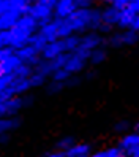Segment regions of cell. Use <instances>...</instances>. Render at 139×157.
<instances>
[{
  "label": "cell",
  "mask_w": 139,
  "mask_h": 157,
  "mask_svg": "<svg viewBox=\"0 0 139 157\" xmlns=\"http://www.w3.org/2000/svg\"><path fill=\"white\" fill-rule=\"evenodd\" d=\"M63 52H65L63 41L62 40H55V41H51V43H48L44 46L40 56H41L43 60H52L55 57H59L60 54H63Z\"/></svg>",
  "instance_id": "10"
},
{
  "label": "cell",
  "mask_w": 139,
  "mask_h": 157,
  "mask_svg": "<svg viewBox=\"0 0 139 157\" xmlns=\"http://www.w3.org/2000/svg\"><path fill=\"white\" fill-rule=\"evenodd\" d=\"M78 10L75 0H57L54 8V17L55 19H67Z\"/></svg>",
  "instance_id": "8"
},
{
  "label": "cell",
  "mask_w": 139,
  "mask_h": 157,
  "mask_svg": "<svg viewBox=\"0 0 139 157\" xmlns=\"http://www.w3.org/2000/svg\"><path fill=\"white\" fill-rule=\"evenodd\" d=\"M87 60L82 59L81 56H78L76 52H70V56L67 59V63H65V70H67L68 73H71V75H82V73L86 71L87 68Z\"/></svg>",
  "instance_id": "6"
},
{
  "label": "cell",
  "mask_w": 139,
  "mask_h": 157,
  "mask_svg": "<svg viewBox=\"0 0 139 157\" xmlns=\"http://www.w3.org/2000/svg\"><path fill=\"white\" fill-rule=\"evenodd\" d=\"M133 130H136V132L139 133V121H137V122H136V124L133 125Z\"/></svg>",
  "instance_id": "33"
},
{
  "label": "cell",
  "mask_w": 139,
  "mask_h": 157,
  "mask_svg": "<svg viewBox=\"0 0 139 157\" xmlns=\"http://www.w3.org/2000/svg\"><path fill=\"white\" fill-rule=\"evenodd\" d=\"M90 157H126L117 146H108L103 149H97L90 154Z\"/></svg>",
  "instance_id": "17"
},
{
  "label": "cell",
  "mask_w": 139,
  "mask_h": 157,
  "mask_svg": "<svg viewBox=\"0 0 139 157\" xmlns=\"http://www.w3.org/2000/svg\"><path fill=\"white\" fill-rule=\"evenodd\" d=\"M29 81H30V87L32 89H36V87H41L44 86L46 82H48V76H44L43 73H40L38 70H35L30 73V76H29Z\"/></svg>",
  "instance_id": "20"
},
{
  "label": "cell",
  "mask_w": 139,
  "mask_h": 157,
  "mask_svg": "<svg viewBox=\"0 0 139 157\" xmlns=\"http://www.w3.org/2000/svg\"><path fill=\"white\" fill-rule=\"evenodd\" d=\"M5 2H6V10H10L19 16L29 14L30 5H32L29 0H5Z\"/></svg>",
  "instance_id": "13"
},
{
  "label": "cell",
  "mask_w": 139,
  "mask_h": 157,
  "mask_svg": "<svg viewBox=\"0 0 139 157\" xmlns=\"http://www.w3.org/2000/svg\"><path fill=\"white\" fill-rule=\"evenodd\" d=\"M128 157H139V147H136V149H134L131 154H130Z\"/></svg>",
  "instance_id": "32"
},
{
  "label": "cell",
  "mask_w": 139,
  "mask_h": 157,
  "mask_svg": "<svg viewBox=\"0 0 139 157\" xmlns=\"http://www.w3.org/2000/svg\"><path fill=\"white\" fill-rule=\"evenodd\" d=\"M120 35H122V43L123 48L125 46H134L139 41V33H136L134 30L128 29V30H120Z\"/></svg>",
  "instance_id": "21"
},
{
  "label": "cell",
  "mask_w": 139,
  "mask_h": 157,
  "mask_svg": "<svg viewBox=\"0 0 139 157\" xmlns=\"http://www.w3.org/2000/svg\"><path fill=\"white\" fill-rule=\"evenodd\" d=\"M115 146L128 157L130 154L136 149V147H139V133L136 130H130L125 135H120Z\"/></svg>",
  "instance_id": "5"
},
{
  "label": "cell",
  "mask_w": 139,
  "mask_h": 157,
  "mask_svg": "<svg viewBox=\"0 0 139 157\" xmlns=\"http://www.w3.org/2000/svg\"><path fill=\"white\" fill-rule=\"evenodd\" d=\"M134 17H136V14L130 10V8H123V10H120L119 21H117L119 30H128V29H131V25L134 22Z\"/></svg>",
  "instance_id": "14"
},
{
  "label": "cell",
  "mask_w": 139,
  "mask_h": 157,
  "mask_svg": "<svg viewBox=\"0 0 139 157\" xmlns=\"http://www.w3.org/2000/svg\"><path fill=\"white\" fill-rule=\"evenodd\" d=\"M130 3H131V0H114L112 6L117 8V10L120 11V10H123V8H128Z\"/></svg>",
  "instance_id": "27"
},
{
  "label": "cell",
  "mask_w": 139,
  "mask_h": 157,
  "mask_svg": "<svg viewBox=\"0 0 139 157\" xmlns=\"http://www.w3.org/2000/svg\"><path fill=\"white\" fill-rule=\"evenodd\" d=\"M82 82V76L81 75H73V76H70V79L65 82V89H70V87H76V86H79Z\"/></svg>",
  "instance_id": "26"
},
{
  "label": "cell",
  "mask_w": 139,
  "mask_h": 157,
  "mask_svg": "<svg viewBox=\"0 0 139 157\" xmlns=\"http://www.w3.org/2000/svg\"><path fill=\"white\" fill-rule=\"evenodd\" d=\"M130 130H133V125H131L130 121H126V119H122V121H119V122L114 124V132L117 135H125Z\"/></svg>",
  "instance_id": "24"
},
{
  "label": "cell",
  "mask_w": 139,
  "mask_h": 157,
  "mask_svg": "<svg viewBox=\"0 0 139 157\" xmlns=\"http://www.w3.org/2000/svg\"><path fill=\"white\" fill-rule=\"evenodd\" d=\"M19 17H22V16H19V14H16V13H13V11H10V10H6L2 16H0V30H10L11 27L17 22V19Z\"/></svg>",
  "instance_id": "15"
},
{
  "label": "cell",
  "mask_w": 139,
  "mask_h": 157,
  "mask_svg": "<svg viewBox=\"0 0 139 157\" xmlns=\"http://www.w3.org/2000/svg\"><path fill=\"white\" fill-rule=\"evenodd\" d=\"M29 2H30V3H35V2H36V0H29Z\"/></svg>",
  "instance_id": "35"
},
{
  "label": "cell",
  "mask_w": 139,
  "mask_h": 157,
  "mask_svg": "<svg viewBox=\"0 0 139 157\" xmlns=\"http://www.w3.org/2000/svg\"><path fill=\"white\" fill-rule=\"evenodd\" d=\"M128 8L131 10L134 14H139V0H131V3L128 5Z\"/></svg>",
  "instance_id": "28"
},
{
  "label": "cell",
  "mask_w": 139,
  "mask_h": 157,
  "mask_svg": "<svg viewBox=\"0 0 139 157\" xmlns=\"http://www.w3.org/2000/svg\"><path fill=\"white\" fill-rule=\"evenodd\" d=\"M93 146L87 141H76L68 151L63 152V157H90Z\"/></svg>",
  "instance_id": "9"
},
{
  "label": "cell",
  "mask_w": 139,
  "mask_h": 157,
  "mask_svg": "<svg viewBox=\"0 0 139 157\" xmlns=\"http://www.w3.org/2000/svg\"><path fill=\"white\" fill-rule=\"evenodd\" d=\"M6 32V44L8 48H11L13 51L22 48V46L29 44V41L32 40V36L38 32V24L33 17H30L29 14H25L22 17L17 19V22Z\"/></svg>",
  "instance_id": "1"
},
{
  "label": "cell",
  "mask_w": 139,
  "mask_h": 157,
  "mask_svg": "<svg viewBox=\"0 0 139 157\" xmlns=\"http://www.w3.org/2000/svg\"><path fill=\"white\" fill-rule=\"evenodd\" d=\"M78 48L84 49L87 52H92L97 48H106V36H103L98 32H86L81 35Z\"/></svg>",
  "instance_id": "3"
},
{
  "label": "cell",
  "mask_w": 139,
  "mask_h": 157,
  "mask_svg": "<svg viewBox=\"0 0 139 157\" xmlns=\"http://www.w3.org/2000/svg\"><path fill=\"white\" fill-rule=\"evenodd\" d=\"M6 11V2L5 0H0V16Z\"/></svg>",
  "instance_id": "30"
},
{
  "label": "cell",
  "mask_w": 139,
  "mask_h": 157,
  "mask_svg": "<svg viewBox=\"0 0 139 157\" xmlns=\"http://www.w3.org/2000/svg\"><path fill=\"white\" fill-rule=\"evenodd\" d=\"M22 119L19 116H5L0 117V135H11L21 127Z\"/></svg>",
  "instance_id": "11"
},
{
  "label": "cell",
  "mask_w": 139,
  "mask_h": 157,
  "mask_svg": "<svg viewBox=\"0 0 139 157\" xmlns=\"http://www.w3.org/2000/svg\"><path fill=\"white\" fill-rule=\"evenodd\" d=\"M78 10H89V8H93L97 0H75Z\"/></svg>",
  "instance_id": "25"
},
{
  "label": "cell",
  "mask_w": 139,
  "mask_h": 157,
  "mask_svg": "<svg viewBox=\"0 0 139 157\" xmlns=\"http://www.w3.org/2000/svg\"><path fill=\"white\" fill-rule=\"evenodd\" d=\"M44 87H46V92H48L49 95L60 94V92L65 90V84H63V82H55V81H51V79H48V82L44 84Z\"/></svg>",
  "instance_id": "23"
},
{
  "label": "cell",
  "mask_w": 139,
  "mask_h": 157,
  "mask_svg": "<svg viewBox=\"0 0 139 157\" xmlns=\"http://www.w3.org/2000/svg\"><path fill=\"white\" fill-rule=\"evenodd\" d=\"M84 73H86V79H93L97 76V73L95 71H90V70L89 71H84Z\"/></svg>",
  "instance_id": "31"
},
{
  "label": "cell",
  "mask_w": 139,
  "mask_h": 157,
  "mask_svg": "<svg viewBox=\"0 0 139 157\" xmlns=\"http://www.w3.org/2000/svg\"><path fill=\"white\" fill-rule=\"evenodd\" d=\"M76 141H78V140H76L73 135H63L62 138H59V140H57V143H55V151H59V152L68 151Z\"/></svg>",
  "instance_id": "18"
},
{
  "label": "cell",
  "mask_w": 139,
  "mask_h": 157,
  "mask_svg": "<svg viewBox=\"0 0 139 157\" xmlns=\"http://www.w3.org/2000/svg\"><path fill=\"white\" fill-rule=\"evenodd\" d=\"M40 35V38L48 44L51 41H55V40H59V30H57V19H54L49 21V22H46L43 25L38 27V32H36Z\"/></svg>",
  "instance_id": "7"
},
{
  "label": "cell",
  "mask_w": 139,
  "mask_h": 157,
  "mask_svg": "<svg viewBox=\"0 0 139 157\" xmlns=\"http://www.w3.org/2000/svg\"><path fill=\"white\" fill-rule=\"evenodd\" d=\"M60 40L63 41L65 52H75L79 46L81 35H70V36H65V38H60Z\"/></svg>",
  "instance_id": "19"
},
{
  "label": "cell",
  "mask_w": 139,
  "mask_h": 157,
  "mask_svg": "<svg viewBox=\"0 0 139 157\" xmlns=\"http://www.w3.org/2000/svg\"><path fill=\"white\" fill-rule=\"evenodd\" d=\"M70 76H73L71 73H68L65 68H59V70H55V71H52V75L49 76V79L51 81H55V82H67L68 79H70Z\"/></svg>",
  "instance_id": "22"
},
{
  "label": "cell",
  "mask_w": 139,
  "mask_h": 157,
  "mask_svg": "<svg viewBox=\"0 0 139 157\" xmlns=\"http://www.w3.org/2000/svg\"><path fill=\"white\" fill-rule=\"evenodd\" d=\"M14 54L17 56V59L21 60V63H24V65H27V67H32V68H35L41 62L40 52L36 51L32 44H25V46H22V48L16 49Z\"/></svg>",
  "instance_id": "4"
},
{
  "label": "cell",
  "mask_w": 139,
  "mask_h": 157,
  "mask_svg": "<svg viewBox=\"0 0 139 157\" xmlns=\"http://www.w3.org/2000/svg\"><path fill=\"white\" fill-rule=\"evenodd\" d=\"M119 10L114 8L112 5H106L101 10V24H106L109 27H117V21H119Z\"/></svg>",
  "instance_id": "12"
},
{
  "label": "cell",
  "mask_w": 139,
  "mask_h": 157,
  "mask_svg": "<svg viewBox=\"0 0 139 157\" xmlns=\"http://www.w3.org/2000/svg\"><path fill=\"white\" fill-rule=\"evenodd\" d=\"M101 2H104L106 5H112V3H114V0H101Z\"/></svg>",
  "instance_id": "34"
},
{
  "label": "cell",
  "mask_w": 139,
  "mask_h": 157,
  "mask_svg": "<svg viewBox=\"0 0 139 157\" xmlns=\"http://www.w3.org/2000/svg\"><path fill=\"white\" fill-rule=\"evenodd\" d=\"M90 16H92V8H89V10H76L71 16H68L63 21L68 25V29L73 35H82L89 32L90 29Z\"/></svg>",
  "instance_id": "2"
},
{
  "label": "cell",
  "mask_w": 139,
  "mask_h": 157,
  "mask_svg": "<svg viewBox=\"0 0 139 157\" xmlns=\"http://www.w3.org/2000/svg\"><path fill=\"white\" fill-rule=\"evenodd\" d=\"M43 157H63V152H59V151H51L48 154H44Z\"/></svg>",
  "instance_id": "29"
},
{
  "label": "cell",
  "mask_w": 139,
  "mask_h": 157,
  "mask_svg": "<svg viewBox=\"0 0 139 157\" xmlns=\"http://www.w3.org/2000/svg\"><path fill=\"white\" fill-rule=\"evenodd\" d=\"M108 59V48H97L90 52V56H89V63L92 67H98L101 65V63H104Z\"/></svg>",
  "instance_id": "16"
}]
</instances>
